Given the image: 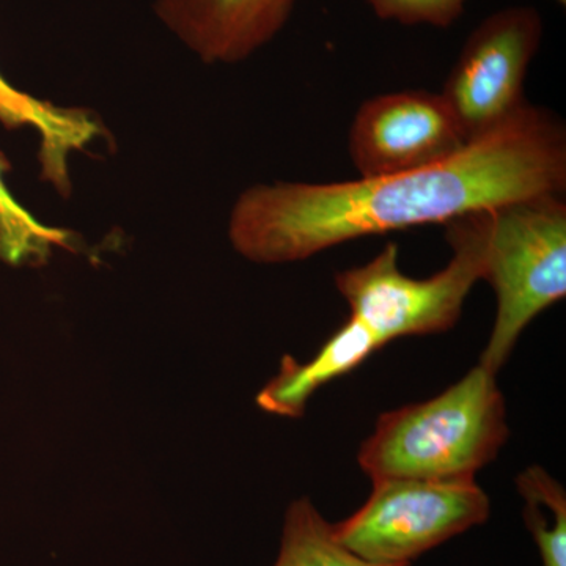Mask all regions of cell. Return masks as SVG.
<instances>
[{"instance_id": "277c9868", "label": "cell", "mask_w": 566, "mask_h": 566, "mask_svg": "<svg viewBox=\"0 0 566 566\" xmlns=\"http://www.w3.org/2000/svg\"><path fill=\"white\" fill-rule=\"evenodd\" d=\"M485 277L495 293L493 331L480 364L497 374L521 334L566 294L564 196L506 205L488 214Z\"/></svg>"}, {"instance_id": "3957f363", "label": "cell", "mask_w": 566, "mask_h": 566, "mask_svg": "<svg viewBox=\"0 0 566 566\" xmlns=\"http://www.w3.org/2000/svg\"><path fill=\"white\" fill-rule=\"evenodd\" d=\"M490 211L472 212L446 223L452 259L430 277L401 273L397 243H387L363 266L335 274V286L349 305V316L364 323L385 346L408 335L452 329L472 286L485 277Z\"/></svg>"}, {"instance_id": "52a82bcc", "label": "cell", "mask_w": 566, "mask_h": 566, "mask_svg": "<svg viewBox=\"0 0 566 566\" xmlns=\"http://www.w3.org/2000/svg\"><path fill=\"white\" fill-rule=\"evenodd\" d=\"M468 142L442 93L401 91L359 107L348 155L360 178L386 177L442 161Z\"/></svg>"}, {"instance_id": "6da1fadb", "label": "cell", "mask_w": 566, "mask_h": 566, "mask_svg": "<svg viewBox=\"0 0 566 566\" xmlns=\"http://www.w3.org/2000/svg\"><path fill=\"white\" fill-rule=\"evenodd\" d=\"M566 191V128L556 114L526 103L442 161L335 182L255 185L229 219V240L249 262H303L335 245L457 221Z\"/></svg>"}, {"instance_id": "ba28073f", "label": "cell", "mask_w": 566, "mask_h": 566, "mask_svg": "<svg viewBox=\"0 0 566 566\" xmlns=\"http://www.w3.org/2000/svg\"><path fill=\"white\" fill-rule=\"evenodd\" d=\"M297 0H156L163 24L207 65L252 57L285 28Z\"/></svg>"}, {"instance_id": "7c38bea8", "label": "cell", "mask_w": 566, "mask_h": 566, "mask_svg": "<svg viewBox=\"0 0 566 566\" xmlns=\"http://www.w3.org/2000/svg\"><path fill=\"white\" fill-rule=\"evenodd\" d=\"M274 566H398L378 565L354 556L334 536L326 520L308 497L292 502L283 517L281 549Z\"/></svg>"}, {"instance_id": "9a60e30c", "label": "cell", "mask_w": 566, "mask_h": 566, "mask_svg": "<svg viewBox=\"0 0 566 566\" xmlns=\"http://www.w3.org/2000/svg\"><path fill=\"white\" fill-rule=\"evenodd\" d=\"M557 3H560V6H565L566 0H556Z\"/></svg>"}, {"instance_id": "8fae6325", "label": "cell", "mask_w": 566, "mask_h": 566, "mask_svg": "<svg viewBox=\"0 0 566 566\" xmlns=\"http://www.w3.org/2000/svg\"><path fill=\"white\" fill-rule=\"evenodd\" d=\"M10 172V159L0 151V263L40 266L55 248L71 249L76 237L70 230L40 222L25 210L7 186Z\"/></svg>"}, {"instance_id": "8992f818", "label": "cell", "mask_w": 566, "mask_h": 566, "mask_svg": "<svg viewBox=\"0 0 566 566\" xmlns=\"http://www.w3.org/2000/svg\"><path fill=\"white\" fill-rule=\"evenodd\" d=\"M542 40L543 20L534 7L495 11L465 40L441 93L468 139L509 120L527 103L524 84Z\"/></svg>"}, {"instance_id": "5b68a950", "label": "cell", "mask_w": 566, "mask_h": 566, "mask_svg": "<svg viewBox=\"0 0 566 566\" xmlns=\"http://www.w3.org/2000/svg\"><path fill=\"white\" fill-rule=\"evenodd\" d=\"M357 512L333 524L337 542L378 565L409 566L442 543L482 526L490 497L474 480H378Z\"/></svg>"}, {"instance_id": "30bf717a", "label": "cell", "mask_w": 566, "mask_h": 566, "mask_svg": "<svg viewBox=\"0 0 566 566\" xmlns=\"http://www.w3.org/2000/svg\"><path fill=\"white\" fill-rule=\"evenodd\" d=\"M382 346L364 323L349 316L308 363L283 357L281 371L264 386L256 405L271 415L296 419L319 387L352 374Z\"/></svg>"}, {"instance_id": "9c48e42d", "label": "cell", "mask_w": 566, "mask_h": 566, "mask_svg": "<svg viewBox=\"0 0 566 566\" xmlns=\"http://www.w3.org/2000/svg\"><path fill=\"white\" fill-rule=\"evenodd\" d=\"M0 125L10 132L32 128L39 134L40 178L62 199L73 192L70 159L99 139H109L106 126L84 107H63L20 91L0 73Z\"/></svg>"}, {"instance_id": "5bb4252c", "label": "cell", "mask_w": 566, "mask_h": 566, "mask_svg": "<svg viewBox=\"0 0 566 566\" xmlns=\"http://www.w3.org/2000/svg\"><path fill=\"white\" fill-rule=\"evenodd\" d=\"M465 2L468 0H367L379 20L439 29L455 24Z\"/></svg>"}, {"instance_id": "7a4b0ae2", "label": "cell", "mask_w": 566, "mask_h": 566, "mask_svg": "<svg viewBox=\"0 0 566 566\" xmlns=\"http://www.w3.org/2000/svg\"><path fill=\"white\" fill-rule=\"evenodd\" d=\"M482 364L423 403L386 412L357 453L371 482L474 480L509 439L504 395Z\"/></svg>"}, {"instance_id": "4fadbf2b", "label": "cell", "mask_w": 566, "mask_h": 566, "mask_svg": "<svg viewBox=\"0 0 566 566\" xmlns=\"http://www.w3.org/2000/svg\"><path fill=\"white\" fill-rule=\"evenodd\" d=\"M526 502L523 517L534 538L542 566H566L565 488L542 465H531L516 479Z\"/></svg>"}]
</instances>
